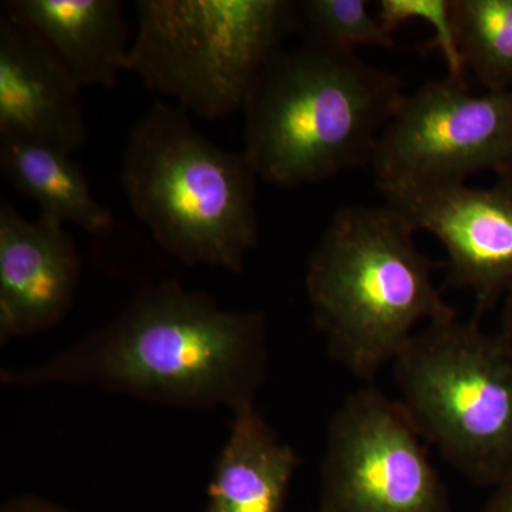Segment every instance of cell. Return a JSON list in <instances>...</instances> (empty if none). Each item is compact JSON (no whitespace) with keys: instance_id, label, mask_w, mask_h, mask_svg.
Masks as SVG:
<instances>
[{"instance_id":"17","label":"cell","mask_w":512,"mask_h":512,"mask_svg":"<svg viewBox=\"0 0 512 512\" xmlns=\"http://www.w3.org/2000/svg\"><path fill=\"white\" fill-rule=\"evenodd\" d=\"M377 19L384 29L394 32L412 19H421L434 28L427 50H439L447 64L448 79L466 82V67L458 49L453 19V0H380Z\"/></svg>"},{"instance_id":"19","label":"cell","mask_w":512,"mask_h":512,"mask_svg":"<svg viewBox=\"0 0 512 512\" xmlns=\"http://www.w3.org/2000/svg\"><path fill=\"white\" fill-rule=\"evenodd\" d=\"M483 512H512V476L495 487Z\"/></svg>"},{"instance_id":"13","label":"cell","mask_w":512,"mask_h":512,"mask_svg":"<svg viewBox=\"0 0 512 512\" xmlns=\"http://www.w3.org/2000/svg\"><path fill=\"white\" fill-rule=\"evenodd\" d=\"M232 414L228 439L208 484L205 512H285L301 458L279 440L255 403Z\"/></svg>"},{"instance_id":"3","label":"cell","mask_w":512,"mask_h":512,"mask_svg":"<svg viewBox=\"0 0 512 512\" xmlns=\"http://www.w3.org/2000/svg\"><path fill=\"white\" fill-rule=\"evenodd\" d=\"M414 229L386 204L336 212L309 261L313 319L335 362L372 382L421 322L456 318Z\"/></svg>"},{"instance_id":"20","label":"cell","mask_w":512,"mask_h":512,"mask_svg":"<svg viewBox=\"0 0 512 512\" xmlns=\"http://www.w3.org/2000/svg\"><path fill=\"white\" fill-rule=\"evenodd\" d=\"M503 333L512 340V289L504 296Z\"/></svg>"},{"instance_id":"12","label":"cell","mask_w":512,"mask_h":512,"mask_svg":"<svg viewBox=\"0 0 512 512\" xmlns=\"http://www.w3.org/2000/svg\"><path fill=\"white\" fill-rule=\"evenodd\" d=\"M119 0H9L22 22L83 87H114L126 72L127 22Z\"/></svg>"},{"instance_id":"18","label":"cell","mask_w":512,"mask_h":512,"mask_svg":"<svg viewBox=\"0 0 512 512\" xmlns=\"http://www.w3.org/2000/svg\"><path fill=\"white\" fill-rule=\"evenodd\" d=\"M0 512H73L62 505L52 503L45 498L35 497V495H19V497L10 498L0 508Z\"/></svg>"},{"instance_id":"7","label":"cell","mask_w":512,"mask_h":512,"mask_svg":"<svg viewBox=\"0 0 512 512\" xmlns=\"http://www.w3.org/2000/svg\"><path fill=\"white\" fill-rule=\"evenodd\" d=\"M400 400L365 387L333 414L319 512H451L446 485Z\"/></svg>"},{"instance_id":"5","label":"cell","mask_w":512,"mask_h":512,"mask_svg":"<svg viewBox=\"0 0 512 512\" xmlns=\"http://www.w3.org/2000/svg\"><path fill=\"white\" fill-rule=\"evenodd\" d=\"M421 437L478 487L512 476V340L476 322H431L393 362Z\"/></svg>"},{"instance_id":"16","label":"cell","mask_w":512,"mask_h":512,"mask_svg":"<svg viewBox=\"0 0 512 512\" xmlns=\"http://www.w3.org/2000/svg\"><path fill=\"white\" fill-rule=\"evenodd\" d=\"M298 10L306 42L345 52H356L359 46H396L377 16L367 12L365 0H306Z\"/></svg>"},{"instance_id":"6","label":"cell","mask_w":512,"mask_h":512,"mask_svg":"<svg viewBox=\"0 0 512 512\" xmlns=\"http://www.w3.org/2000/svg\"><path fill=\"white\" fill-rule=\"evenodd\" d=\"M126 72L204 119L244 109L295 16L285 0H140Z\"/></svg>"},{"instance_id":"1","label":"cell","mask_w":512,"mask_h":512,"mask_svg":"<svg viewBox=\"0 0 512 512\" xmlns=\"http://www.w3.org/2000/svg\"><path fill=\"white\" fill-rule=\"evenodd\" d=\"M265 315L227 311L180 282L147 286L117 318L25 369L2 370L18 389L94 386L146 402L234 412L255 403L268 372Z\"/></svg>"},{"instance_id":"10","label":"cell","mask_w":512,"mask_h":512,"mask_svg":"<svg viewBox=\"0 0 512 512\" xmlns=\"http://www.w3.org/2000/svg\"><path fill=\"white\" fill-rule=\"evenodd\" d=\"M62 222L28 220L0 202V339L26 338L55 328L72 306L80 258Z\"/></svg>"},{"instance_id":"9","label":"cell","mask_w":512,"mask_h":512,"mask_svg":"<svg viewBox=\"0 0 512 512\" xmlns=\"http://www.w3.org/2000/svg\"><path fill=\"white\" fill-rule=\"evenodd\" d=\"M384 204L446 249L448 286L473 293L477 312L512 289V168L491 187L406 184L379 187Z\"/></svg>"},{"instance_id":"8","label":"cell","mask_w":512,"mask_h":512,"mask_svg":"<svg viewBox=\"0 0 512 512\" xmlns=\"http://www.w3.org/2000/svg\"><path fill=\"white\" fill-rule=\"evenodd\" d=\"M377 187L466 183L512 168V89L471 94L467 83L436 80L403 96L370 164Z\"/></svg>"},{"instance_id":"2","label":"cell","mask_w":512,"mask_h":512,"mask_svg":"<svg viewBox=\"0 0 512 512\" xmlns=\"http://www.w3.org/2000/svg\"><path fill=\"white\" fill-rule=\"evenodd\" d=\"M404 94L356 52L306 42L271 57L244 106V151L278 187L318 183L370 164Z\"/></svg>"},{"instance_id":"4","label":"cell","mask_w":512,"mask_h":512,"mask_svg":"<svg viewBox=\"0 0 512 512\" xmlns=\"http://www.w3.org/2000/svg\"><path fill=\"white\" fill-rule=\"evenodd\" d=\"M255 168L157 101L128 134L121 184L134 215L185 265L241 274L258 244Z\"/></svg>"},{"instance_id":"14","label":"cell","mask_w":512,"mask_h":512,"mask_svg":"<svg viewBox=\"0 0 512 512\" xmlns=\"http://www.w3.org/2000/svg\"><path fill=\"white\" fill-rule=\"evenodd\" d=\"M0 171L16 190L53 220L73 222L92 235L109 234L110 210L94 198L73 154L42 141L0 137Z\"/></svg>"},{"instance_id":"15","label":"cell","mask_w":512,"mask_h":512,"mask_svg":"<svg viewBox=\"0 0 512 512\" xmlns=\"http://www.w3.org/2000/svg\"><path fill=\"white\" fill-rule=\"evenodd\" d=\"M458 49L487 92L512 89V0H453Z\"/></svg>"},{"instance_id":"11","label":"cell","mask_w":512,"mask_h":512,"mask_svg":"<svg viewBox=\"0 0 512 512\" xmlns=\"http://www.w3.org/2000/svg\"><path fill=\"white\" fill-rule=\"evenodd\" d=\"M0 137L42 141L79 154L87 146L80 87L29 28L0 18Z\"/></svg>"}]
</instances>
